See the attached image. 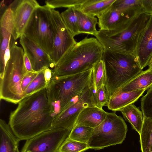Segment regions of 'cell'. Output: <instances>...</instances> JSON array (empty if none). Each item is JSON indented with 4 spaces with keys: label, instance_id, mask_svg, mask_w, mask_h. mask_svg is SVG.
I'll list each match as a JSON object with an SVG mask.
<instances>
[{
    "label": "cell",
    "instance_id": "1",
    "mask_svg": "<svg viewBox=\"0 0 152 152\" xmlns=\"http://www.w3.org/2000/svg\"><path fill=\"white\" fill-rule=\"evenodd\" d=\"M54 117L45 88L21 100L8 124L17 137L27 140L52 128Z\"/></svg>",
    "mask_w": 152,
    "mask_h": 152
},
{
    "label": "cell",
    "instance_id": "2",
    "mask_svg": "<svg viewBox=\"0 0 152 152\" xmlns=\"http://www.w3.org/2000/svg\"><path fill=\"white\" fill-rule=\"evenodd\" d=\"M104 49L95 38L86 37L69 51L52 71V76L69 75L93 68L102 59Z\"/></svg>",
    "mask_w": 152,
    "mask_h": 152
},
{
    "label": "cell",
    "instance_id": "3",
    "mask_svg": "<svg viewBox=\"0 0 152 152\" xmlns=\"http://www.w3.org/2000/svg\"><path fill=\"white\" fill-rule=\"evenodd\" d=\"M92 68L73 75L52 76L46 88L54 117L64 110L87 87L92 84Z\"/></svg>",
    "mask_w": 152,
    "mask_h": 152
},
{
    "label": "cell",
    "instance_id": "4",
    "mask_svg": "<svg viewBox=\"0 0 152 152\" xmlns=\"http://www.w3.org/2000/svg\"><path fill=\"white\" fill-rule=\"evenodd\" d=\"M102 59L106 74L105 87L109 98L142 71L133 53L104 49Z\"/></svg>",
    "mask_w": 152,
    "mask_h": 152
},
{
    "label": "cell",
    "instance_id": "5",
    "mask_svg": "<svg viewBox=\"0 0 152 152\" xmlns=\"http://www.w3.org/2000/svg\"><path fill=\"white\" fill-rule=\"evenodd\" d=\"M150 16L146 12L142 13L134 18L124 29L99 30L94 36L104 49L116 53L133 54L139 36Z\"/></svg>",
    "mask_w": 152,
    "mask_h": 152
},
{
    "label": "cell",
    "instance_id": "6",
    "mask_svg": "<svg viewBox=\"0 0 152 152\" xmlns=\"http://www.w3.org/2000/svg\"><path fill=\"white\" fill-rule=\"evenodd\" d=\"M11 38L10 57L7 62L3 77L0 80V99L14 104L24 98L21 84L28 72L24 63L23 48L17 45Z\"/></svg>",
    "mask_w": 152,
    "mask_h": 152
},
{
    "label": "cell",
    "instance_id": "7",
    "mask_svg": "<svg viewBox=\"0 0 152 152\" xmlns=\"http://www.w3.org/2000/svg\"><path fill=\"white\" fill-rule=\"evenodd\" d=\"M127 126L121 117L107 113L104 121L93 129L87 143L90 149L99 150L121 144L126 137Z\"/></svg>",
    "mask_w": 152,
    "mask_h": 152
},
{
    "label": "cell",
    "instance_id": "8",
    "mask_svg": "<svg viewBox=\"0 0 152 152\" xmlns=\"http://www.w3.org/2000/svg\"><path fill=\"white\" fill-rule=\"evenodd\" d=\"M23 34L40 46L48 55L53 47L54 28L51 9L40 5L33 13Z\"/></svg>",
    "mask_w": 152,
    "mask_h": 152
},
{
    "label": "cell",
    "instance_id": "9",
    "mask_svg": "<svg viewBox=\"0 0 152 152\" xmlns=\"http://www.w3.org/2000/svg\"><path fill=\"white\" fill-rule=\"evenodd\" d=\"M71 131L53 127L27 140L21 152H58Z\"/></svg>",
    "mask_w": 152,
    "mask_h": 152
},
{
    "label": "cell",
    "instance_id": "10",
    "mask_svg": "<svg viewBox=\"0 0 152 152\" xmlns=\"http://www.w3.org/2000/svg\"><path fill=\"white\" fill-rule=\"evenodd\" d=\"M94 91L93 84L87 87L77 99L54 117L52 127L63 128L71 131L81 110L88 107L95 106L94 98Z\"/></svg>",
    "mask_w": 152,
    "mask_h": 152
},
{
    "label": "cell",
    "instance_id": "11",
    "mask_svg": "<svg viewBox=\"0 0 152 152\" xmlns=\"http://www.w3.org/2000/svg\"><path fill=\"white\" fill-rule=\"evenodd\" d=\"M51 14L54 35L53 50L49 56L55 66L77 42L65 24L59 12L51 9Z\"/></svg>",
    "mask_w": 152,
    "mask_h": 152
},
{
    "label": "cell",
    "instance_id": "12",
    "mask_svg": "<svg viewBox=\"0 0 152 152\" xmlns=\"http://www.w3.org/2000/svg\"><path fill=\"white\" fill-rule=\"evenodd\" d=\"M144 12L142 4L125 9H116L111 6L98 18L99 30L111 31L124 29L136 16Z\"/></svg>",
    "mask_w": 152,
    "mask_h": 152
},
{
    "label": "cell",
    "instance_id": "13",
    "mask_svg": "<svg viewBox=\"0 0 152 152\" xmlns=\"http://www.w3.org/2000/svg\"><path fill=\"white\" fill-rule=\"evenodd\" d=\"M40 6L35 0L15 1L10 7L13 12V27L12 37L16 40L24 31L35 9Z\"/></svg>",
    "mask_w": 152,
    "mask_h": 152
},
{
    "label": "cell",
    "instance_id": "14",
    "mask_svg": "<svg viewBox=\"0 0 152 152\" xmlns=\"http://www.w3.org/2000/svg\"><path fill=\"white\" fill-rule=\"evenodd\" d=\"M20 42L35 72H38L46 68L54 66L49 55L39 45L23 34L20 38Z\"/></svg>",
    "mask_w": 152,
    "mask_h": 152
},
{
    "label": "cell",
    "instance_id": "15",
    "mask_svg": "<svg viewBox=\"0 0 152 152\" xmlns=\"http://www.w3.org/2000/svg\"><path fill=\"white\" fill-rule=\"evenodd\" d=\"M133 54L142 70L148 65L152 57V15L139 36Z\"/></svg>",
    "mask_w": 152,
    "mask_h": 152
},
{
    "label": "cell",
    "instance_id": "16",
    "mask_svg": "<svg viewBox=\"0 0 152 152\" xmlns=\"http://www.w3.org/2000/svg\"><path fill=\"white\" fill-rule=\"evenodd\" d=\"M0 77L3 78L6 65L4 54L10 41L13 27V11L10 7L6 10L0 19Z\"/></svg>",
    "mask_w": 152,
    "mask_h": 152
},
{
    "label": "cell",
    "instance_id": "17",
    "mask_svg": "<svg viewBox=\"0 0 152 152\" xmlns=\"http://www.w3.org/2000/svg\"><path fill=\"white\" fill-rule=\"evenodd\" d=\"M107 113L95 106L85 107L78 115L74 126H84L94 129L104 121Z\"/></svg>",
    "mask_w": 152,
    "mask_h": 152
},
{
    "label": "cell",
    "instance_id": "18",
    "mask_svg": "<svg viewBox=\"0 0 152 152\" xmlns=\"http://www.w3.org/2000/svg\"><path fill=\"white\" fill-rule=\"evenodd\" d=\"M145 90L128 92H116L109 98L107 105L108 109L113 112L120 110L129 104H134L142 95Z\"/></svg>",
    "mask_w": 152,
    "mask_h": 152
},
{
    "label": "cell",
    "instance_id": "19",
    "mask_svg": "<svg viewBox=\"0 0 152 152\" xmlns=\"http://www.w3.org/2000/svg\"><path fill=\"white\" fill-rule=\"evenodd\" d=\"M152 88V70L142 71L118 89L116 92H128Z\"/></svg>",
    "mask_w": 152,
    "mask_h": 152
},
{
    "label": "cell",
    "instance_id": "20",
    "mask_svg": "<svg viewBox=\"0 0 152 152\" xmlns=\"http://www.w3.org/2000/svg\"><path fill=\"white\" fill-rule=\"evenodd\" d=\"M0 152H15L21 140L13 132L8 124L0 120Z\"/></svg>",
    "mask_w": 152,
    "mask_h": 152
},
{
    "label": "cell",
    "instance_id": "21",
    "mask_svg": "<svg viewBox=\"0 0 152 152\" xmlns=\"http://www.w3.org/2000/svg\"><path fill=\"white\" fill-rule=\"evenodd\" d=\"M115 0H85L79 6L83 12L98 18L108 10Z\"/></svg>",
    "mask_w": 152,
    "mask_h": 152
},
{
    "label": "cell",
    "instance_id": "22",
    "mask_svg": "<svg viewBox=\"0 0 152 152\" xmlns=\"http://www.w3.org/2000/svg\"><path fill=\"white\" fill-rule=\"evenodd\" d=\"M79 6L75 7L77 18V24L80 34H86L95 35L97 31L96 26L98 24L97 19L95 17L85 13L79 9Z\"/></svg>",
    "mask_w": 152,
    "mask_h": 152
},
{
    "label": "cell",
    "instance_id": "23",
    "mask_svg": "<svg viewBox=\"0 0 152 152\" xmlns=\"http://www.w3.org/2000/svg\"><path fill=\"white\" fill-rule=\"evenodd\" d=\"M120 111L125 120L130 124L132 129L139 134L143 121L142 111L134 104L126 106Z\"/></svg>",
    "mask_w": 152,
    "mask_h": 152
},
{
    "label": "cell",
    "instance_id": "24",
    "mask_svg": "<svg viewBox=\"0 0 152 152\" xmlns=\"http://www.w3.org/2000/svg\"><path fill=\"white\" fill-rule=\"evenodd\" d=\"M143 117V124L139 134L141 152H151L152 151V119Z\"/></svg>",
    "mask_w": 152,
    "mask_h": 152
},
{
    "label": "cell",
    "instance_id": "25",
    "mask_svg": "<svg viewBox=\"0 0 152 152\" xmlns=\"http://www.w3.org/2000/svg\"><path fill=\"white\" fill-rule=\"evenodd\" d=\"M92 79L95 91L102 86H105L106 74L104 62L102 59L96 62L92 68Z\"/></svg>",
    "mask_w": 152,
    "mask_h": 152
},
{
    "label": "cell",
    "instance_id": "26",
    "mask_svg": "<svg viewBox=\"0 0 152 152\" xmlns=\"http://www.w3.org/2000/svg\"><path fill=\"white\" fill-rule=\"evenodd\" d=\"M61 15L66 26L73 36L79 34L75 7L67 8L62 12Z\"/></svg>",
    "mask_w": 152,
    "mask_h": 152
},
{
    "label": "cell",
    "instance_id": "27",
    "mask_svg": "<svg viewBox=\"0 0 152 152\" xmlns=\"http://www.w3.org/2000/svg\"><path fill=\"white\" fill-rule=\"evenodd\" d=\"M93 128L84 126H76L71 130L68 138L79 142L87 144Z\"/></svg>",
    "mask_w": 152,
    "mask_h": 152
},
{
    "label": "cell",
    "instance_id": "28",
    "mask_svg": "<svg viewBox=\"0 0 152 152\" xmlns=\"http://www.w3.org/2000/svg\"><path fill=\"white\" fill-rule=\"evenodd\" d=\"M44 69L38 72L37 76L23 92L24 98L46 88L47 84L44 77Z\"/></svg>",
    "mask_w": 152,
    "mask_h": 152
},
{
    "label": "cell",
    "instance_id": "29",
    "mask_svg": "<svg viewBox=\"0 0 152 152\" xmlns=\"http://www.w3.org/2000/svg\"><path fill=\"white\" fill-rule=\"evenodd\" d=\"M89 149L87 144L67 137L60 146L58 152H84Z\"/></svg>",
    "mask_w": 152,
    "mask_h": 152
},
{
    "label": "cell",
    "instance_id": "30",
    "mask_svg": "<svg viewBox=\"0 0 152 152\" xmlns=\"http://www.w3.org/2000/svg\"><path fill=\"white\" fill-rule=\"evenodd\" d=\"M140 105L143 116L152 119V88L141 98Z\"/></svg>",
    "mask_w": 152,
    "mask_h": 152
},
{
    "label": "cell",
    "instance_id": "31",
    "mask_svg": "<svg viewBox=\"0 0 152 152\" xmlns=\"http://www.w3.org/2000/svg\"><path fill=\"white\" fill-rule=\"evenodd\" d=\"M85 0H48L46 5L51 9L64 7L67 8L80 5Z\"/></svg>",
    "mask_w": 152,
    "mask_h": 152
},
{
    "label": "cell",
    "instance_id": "32",
    "mask_svg": "<svg viewBox=\"0 0 152 152\" xmlns=\"http://www.w3.org/2000/svg\"><path fill=\"white\" fill-rule=\"evenodd\" d=\"M94 98L96 107L102 109L103 107L107 106L109 100L105 86H102L97 90L94 91Z\"/></svg>",
    "mask_w": 152,
    "mask_h": 152
},
{
    "label": "cell",
    "instance_id": "33",
    "mask_svg": "<svg viewBox=\"0 0 152 152\" xmlns=\"http://www.w3.org/2000/svg\"><path fill=\"white\" fill-rule=\"evenodd\" d=\"M38 72H28L24 77L21 84L22 91H25L29 85L37 76Z\"/></svg>",
    "mask_w": 152,
    "mask_h": 152
},
{
    "label": "cell",
    "instance_id": "34",
    "mask_svg": "<svg viewBox=\"0 0 152 152\" xmlns=\"http://www.w3.org/2000/svg\"><path fill=\"white\" fill-rule=\"evenodd\" d=\"M141 2L145 12L152 15V0H141Z\"/></svg>",
    "mask_w": 152,
    "mask_h": 152
},
{
    "label": "cell",
    "instance_id": "35",
    "mask_svg": "<svg viewBox=\"0 0 152 152\" xmlns=\"http://www.w3.org/2000/svg\"><path fill=\"white\" fill-rule=\"evenodd\" d=\"M44 77L47 86L50 83L52 77V71L49 68L44 69Z\"/></svg>",
    "mask_w": 152,
    "mask_h": 152
},
{
    "label": "cell",
    "instance_id": "36",
    "mask_svg": "<svg viewBox=\"0 0 152 152\" xmlns=\"http://www.w3.org/2000/svg\"><path fill=\"white\" fill-rule=\"evenodd\" d=\"M24 63L25 67L28 72H35L32 69V66L27 55L24 53Z\"/></svg>",
    "mask_w": 152,
    "mask_h": 152
},
{
    "label": "cell",
    "instance_id": "37",
    "mask_svg": "<svg viewBox=\"0 0 152 152\" xmlns=\"http://www.w3.org/2000/svg\"><path fill=\"white\" fill-rule=\"evenodd\" d=\"M10 41L8 44L4 54V61L5 65H6V63L9 59L10 56Z\"/></svg>",
    "mask_w": 152,
    "mask_h": 152
},
{
    "label": "cell",
    "instance_id": "38",
    "mask_svg": "<svg viewBox=\"0 0 152 152\" xmlns=\"http://www.w3.org/2000/svg\"><path fill=\"white\" fill-rule=\"evenodd\" d=\"M149 68L152 70V58H151L149 61L148 64Z\"/></svg>",
    "mask_w": 152,
    "mask_h": 152
},
{
    "label": "cell",
    "instance_id": "39",
    "mask_svg": "<svg viewBox=\"0 0 152 152\" xmlns=\"http://www.w3.org/2000/svg\"><path fill=\"white\" fill-rule=\"evenodd\" d=\"M15 152H20L19 151V149H18V148H17L16 149V150H15Z\"/></svg>",
    "mask_w": 152,
    "mask_h": 152
},
{
    "label": "cell",
    "instance_id": "40",
    "mask_svg": "<svg viewBox=\"0 0 152 152\" xmlns=\"http://www.w3.org/2000/svg\"></svg>",
    "mask_w": 152,
    "mask_h": 152
},
{
    "label": "cell",
    "instance_id": "41",
    "mask_svg": "<svg viewBox=\"0 0 152 152\" xmlns=\"http://www.w3.org/2000/svg\"><path fill=\"white\" fill-rule=\"evenodd\" d=\"M151 152H152V151Z\"/></svg>",
    "mask_w": 152,
    "mask_h": 152
}]
</instances>
